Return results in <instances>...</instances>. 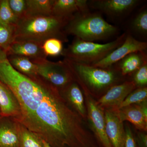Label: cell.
<instances>
[{
	"label": "cell",
	"instance_id": "cell-14",
	"mask_svg": "<svg viewBox=\"0 0 147 147\" xmlns=\"http://www.w3.org/2000/svg\"><path fill=\"white\" fill-rule=\"evenodd\" d=\"M89 10L86 0H54L52 15L69 21L76 13Z\"/></svg>",
	"mask_w": 147,
	"mask_h": 147
},
{
	"label": "cell",
	"instance_id": "cell-19",
	"mask_svg": "<svg viewBox=\"0 0 147 147\" xmlns=\"http://www.w3.org/2000/svg\"><path fill=\"white\" fill-rule=\"evenodd\" d=\"M54 0H26V16H52Z\"/></svg>",
	"mask_w": 147,
	"mask_h": 147
},
{
	"label": "cell",
	"instance_id": "cell-26",
	"mask_svg": "<svg viewBox=\"0 0 147 147\" xmlns=\"http://www.w3.org/2000/svg\"><path fill=\"white\" fill-rule=\"evenodd\" d=\"M63 42L60 40L56 38H50L45 40L42 45L45 55L47 57L61 55L63 50Z\"/></svg>",
	"mask_w": 147,
	"mask_h": 147
},
{
	"label": "cell",
	"instance_id": "cell-1",
	"mask_svg": "<svg viewBox=\"0 0 147 147\" xmlns=\"http://www.w3.org/2000/svg\"><path fill=\"white\" fill-rule=\"evenodd\" d=\"M52 86L25 126L53 147H91L92 134L83 118L71 110Z\"/></svg>",
	"mask_w": 147,
	"mask_h": 147
},
{
	"label": "cell",
	"instance_id": "cell-2",
	"mask_svg": "<svg viewBox=\"0 0 147 147\" xmlns=\"http://www.w3.org/2000/svg\"><path fill=\"white\" fill-rule=\"evenodd\" d=\"M0 82L16 98L25 125L31 120L45 94L52 85L39 76L30 77L17 71L9 63L6 52L0 48Z\"/></svg>",
	"mask_w": 147,
	"mask_h": 147
},
{
	"label": "cell",
	"instance_id": "cell-17",
	"mask_svg": "<svg viewBox=\"0 0 147 147\" xmlns=\"http://www.w3.org/2000/svg\"><path fill=\"white\" fill-rule=\"evenodd\" d=\"M146 62V51L137 52L127 55L114 65H115L122 76H125L135 72Z\"/></svg>",
	"mask_w": 147,
	"mask_h": 147
},
{
	"label": "cell",
	"instance_id": "cell-27",
	"mask_svg": "<svg viewBox=\"0 0 147 147\" xmlns=\"http://www.w3.org/2000/svg\"><path fill=\"white\" fill-rule=\"evenodd\" d=\"M132 28L139 33L146 34L147 33V11L144 9L135 17L132 22Z\"/></svg>",
	"mask_w": 147,
	"mask_h": 147
},
{
	"label": "cell",
	"instance_id": "cell-15",
	"mask_svg": "<svg viewBox=\"0 0 147 147\" xmlns=\"http://www.w3.org/2000/svg\"><path fill=\"white\" fill-rule=\"evenodd\" d=\"M38 42L26 40H14L6 52L7 56H22L30 60L47 59L42 47Z\"/></svg>",
	"mask_w": 147,
	"mask_h": 147
},
{
	"label": "cell",
	"instance_id": "cell-8",
	"mask_svg": "<svg viewBox=\"0 0 147 147\" xmlns=\"http://www.w3.org/2000/svg\"><path fill=\"white\" fill-rule=\"evenodd\" d=\"M147 48V42L139 41L130 35L127 34L126 38L122 44L102 60L92 65L100 68H108L129 54L135 52L146 51Z\"/></svg>",
	"mask_w": 147,
	"mask_h": 147
},
{
	"label": "cell",
	"instance_id": "cell-23",
	"mask_svg": "<svg viewBox=\"0 0 147 147\" xmlns=\"http://www.w3.org/2000/svg\"><path fill=\"white\" fill-rule=\"evenodd\" d=\"M15 26L0 22V48L6 52L15 39Z\"/></svg>",
	"mask_w": 147,
	"mask_h": 147
},
{
	"label": "cell",
	"instance_id": "cell-32",
	"mask_svg": "<svg viewBox=\"0 0 147 147\" xmlns=\"http://www.w3.org/2000/svg\"><path fill=\"white\" fill-rule=\"evenodd\" d=\"M44 140V144L45 147H51L47 142H45V140Z\"/></svg>",
	"mask_w": 147,
	"mask_h": 147
},
{
	"label": "cell",
	"instance_id": "cell-28",
	"mask_svg": "<svg viewBox=\"0 0 147 147\" xmlns=\"http://www.w3.org/2000/svg\"><path fill=\"white\" fill-rule=\"evenodd\" d=\"M11 9L18 20L24 18L26 11V0H8Z\"/></svg>",
	"mask_w": 147,
	"mask_h": 147
},
{
	"label": "cell",
	"instance_id": "cell-30",
	"mask_svg": "<svg viewBox=\"0 0 147 147\" xmlns=\"http://www.w3.org/2000/svg\"><path fill=\"white\" fill-rule=\"evenodd\" d=\"M125 130L124 147H136V143L130 127L127 126Z\"/></svg>",
	"mask_w": 147,
	"mask_h": 147
},
{
	"label": "cell",
	"instance_id": "cell-12",
	"mask_svg": "<svg viewBox=\"0 0 147 147\" xmlns=\"http://www.w3.org/2000/svg\"><path fill=\"white\" fill-rule=\"evenodd\" d=\"M139 2L138 0H94L88 1V5L109 16H117L133 10Z\"/></svg>",
	"mask_w": 147,
	"mask_h": 147
},
{
	"label": "cell",
	"instance_id": "cell-13",
	"mask_svg": "<svg viewBox=\"0 0 147 147\" xmlns=\"http://www.w3.org/2000/svg\"><path fill=\"white\" fill-rule=\"evenodd\" d=\"M121 120L128 121L139 130L147 129V101L118 109Z\"/></svg>",
	"mask_w": 147,
	"mask_h": 147
},
{
	"label": "cell",
	"instance_id": "cell-16",
	"mask_svg": "<svg viewBox=\"0 0 147 147\" xmlns=\"http://www.w3.org/2000/svg\"><path fill=\"white\" fill-rule=\"evenodd\" d=\"M0 110L5 117H21L20 106L12 93L6 86L0 82Z\"/></svg>",
	"mask_w": 147,
	"mask_h": 147
},
{
	"label": "cell",
	"instance_id": "cell-5",
	"mask_svg": "<svg viewBox=\"0 0 147 147\" xmlns=\"http://www.w3.org/2000/svg\"><path fill=\"white\" fill-rule=\"evenodd\" d=\"M72 76H75L88 92H98L109 90L118 80L120 71L114 65L102 68L65 59Z\"/></svg>",
	"mask_w": 147,
	"mask_h": 147
},
{
	"label": "cell",
	"instance_id": "cell-31",
	"mask_svg": "<svg viewBox=\"0 0 147 147\" xmlns=\"http://www.w3.org/2000/svg\"><path fill=\"white\" fill-rule=\"evenodd\" d=\"M137 142L139 147H147V135L144 133H138L137 136Z\"/></svg>",
	"mask_w": 147,
	"mask_h": 147
},
{
	"label": "cell",
	"instance_id": "cell-4",
	"mask_svg": "<svg viewBox=\"0 0 147 147\" xmlns=\"http://www.w3.org/2000/svg\"><path fill=\"white\" fill-rule=\"evenodd\" d=\"M67 35L85 41L106 39L118 32L117 27L108 23L99 13H91L90 10L76 13L69 21L65 28Z\"/></svg>",
	"mask_w": 147,
	"mask_h": 147
},
{
	"label": "cell",
	"instance_id": "cell-9",
	"mask_svg": "<svg viewBox=\"0 0 147 147\" xmlns=\"http://www.w3.org/2000/svg\"><path fill=\"white\" fill-rule=\"evenodd\" d=\"M88 118L90 125L97 139L104 147H112L105 130L104 113L97 102L86 94Z\"/></svg>",
	"mask_w": 147,
	"mask_h": 147
},
{
	"label": "cell",
	"instance_id": "cell-6",
	"mask_svg": "<svg viewBox=\"0 0 147 147\" xmlns=\"http://www.w3.org/2000/svg\"><path fill=\"white\" fill-rule=\"evenodd\" d=\"M126 36L124 33L113 41L105 44L85 41L75 38L67 48L63 49L61 55L69 60L93 65L122 44Z\"/></svg>",
	"mask_w": 147,
	"mask_h": 147
},
{
	"label": "cell",
	"instance_id": "cell-24",
	"mask_svg": "<svg viewBox=\"0 0 147 147\" xmlns=\"http://www.w3.org/2000/svg\"><path fill=\"white\" fill-rule=\"evenodd\" d=\"M147 98L146 87H141L135 89L127 96L118 109L147 101Z\"/></svg>",
	"mask_w": 147,
	"mask_h": 147
},
{
	"label": "cell",
	"instance_id": "cell-20",
	"mask_svg": "<svg viewBox=\"0 0 147 147\" xmlns=\"http://www.w3.org/2000/svg\"><path fill=\"white\" fill-rule=\"evenodd\" d=\"M7 57L11 66L20 73L30 77L38 76L36 65L29 58L14 55Z\"/></svg>",
	"mask_w": 147,
	"mask_h": 147
},
{
	"label": "cell",
	"instance_id": "cell-25",
	"mask_svg": "<svg viewBox=\"0 0 147 147\" xmlns=\"http://www.w3.org/2000/svg\"><path fill=\"white\" fill-rule=\"evenodd\" d=\"M18 21L11 9L8 0L0 1V22L16 26Z\"/></svg>",
	"mask_w": 147,
	"mask_h": 147
},
{
	"label": "cell",
	"instance_id": "cell-22",
	"mask_svg": "<svg viewBox=\"0 0 147 147\" xmlns=\"http://www.w3.org/2000/svg\"><path fill=\"white\" fill-rule=\"evenodd\" d=\"M20 137L18 128L0 127V147H19Z\"/></svg>",
	"mask_w": 147,
	"mask_h": 147
},
{
	"label": "cell",
	"instance_id": "cell-18",
	"mask_svg": "<svg viewBox=\"0 0 147 147\" xmlns=\"http://www.w3.org/2000/svg\"><path fill=\"white\" fill-rule=\"evenodd\" d=\"M77 113L84 118L86 115L84 96L78 84L70 82L61 88Z\"/></svg>",
	"mask_w": 147,
	"mask_h": 147
},
{
	"label": "cell",
	"instance_id": "cell-11",
	"mask_svg": "<svg viewBox=\"0 0 147 147\" xmlns=\"http://www.w3.org/2000/svg\"><path fill=\"white\" fill-rule=\"evenodd\" d=\"M136 88L132 81L115 85L108 90L96 102L100 107L118 109L127 96Z\"/></svg>",
	"mask_w": 147,
	"mask_h": 147
},
{
	"label": "cell",
	"instance_id": "cell-10",
	"mask_svg": "<svg viewBox=\"0 0 147 147\" xmlns=\"http://www.w3.org/2000/svg\"><path fill=\"white\" fill-rule=\"evenodd\" d=\"M104 115L106 134L112 147H124L125 130L118 109H106Z\"/></svg>",
	"mask_w": 147,
	"mask_h": 147
},
{
	"label": "cell",
	"instance_id": "cell-7",
	"mask_svg": "<svg viewBox=\"0 0 147 147\" xmlns=\"http://www.w3.org/2000/svg\"><path fill=\"white\" fill-rule=\"evenodd\" d=\"M31 60L36 65L38 75L58 89L71 82L72 75L63 61L55 62L47 59Z\"/></svg>",
	"mask_w": 147,
	"mask_h": 147
},
{
	"label": "cell",
	"instance_id": "cell-3",
	"mask_svg": "<svg viewBox=\"0 0 147 147\" xmlns=\"http://www.w3.org/2000/svg\"><path fill=\"white\" fill-rule=\"evenodd\" d=\"M68 22L54 16H26L18 20L15 26L14 40L33 41L43 44L47 39L56 38L63 42H67L65 28Z\"/></svg>",
	"mask_w": 147,
	"mask_h": 147
},
{
	"label": "cell",
	"instance_id": "cell-21",
	"mask_svg": "<svg viewBox=\"0 0 147 147\" xmlns=\"http://www.w3.org/2000/svg\"><path fill=\"white\" fill-rule=\"evenodd\" d=\"M20 137L19 147H45L41 137L24 125L18 126Z\"/></svg>",
	"mask_w": 147,
	"mask_h": 147
},
{
	"label": "cell",
	"instance_id": "cell-29",
	"mask_svg": "<svg viewBox=\"0 0 147 147\" xmlns=\"http://www.w3.org/2000/svg\"><path fill=\"white\" fill-rule=\"evenodd\" d=\"M132 81L137 87H146L147 84V62L134 72Z\"/></svg>",
	"mask_w": 147,
	"mask_h": 147
}]
</instances>
